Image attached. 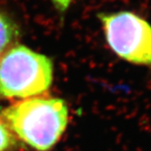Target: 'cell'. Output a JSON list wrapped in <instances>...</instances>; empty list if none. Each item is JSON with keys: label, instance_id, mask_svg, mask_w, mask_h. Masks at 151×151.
<instances>
[{"label": "cell", "instance_id": "obj_4", "mask_svg": "<svg viewBox=\"0 0 151 151\" xmlns=\"http://www.w3.org/2000/svg\"><path fill=\"white\" fill-rule=\"evenodd\" d=\"M19 30L14 21L0 11V58L13 47V43L18 38Z\"/></svg>", "mask_w": 151, "mask_h": 151}, {"label": "cell", "instance_id": "obj_5", "mask_svg": "<svg viewBox=\"0 0 151 151\" xmlns=\"http://www.w3.org/2000/svg\"><path fill=\"white\" fill-rule=\"evenodd\" d=\"M15 136L0 116V151H7L16 146Z\"/></svg>", "mask_w": 151, "mask_h": 151}, {"label": "cell", "instance_id": "obj_1", "mask_svg": "<svg viewBox=\"0 0 151 151\" xmlns=\"http://www.w3.org/2000/svg\"><path fill=\"white\" fill-rule=\"evenodd\" d=\"M1 117L26 145L37 151H49L66 131L68 109L59 98L32 96L6 107Z\"/></svg>", "mask_w": 151, "mask_h": 151}, {"label": "cell", "instance_id": "obj_6", "mask_svg": "<svg viewBox=\"0 0 151 151\" xmlns=\"http://www.w3.org/2000/svg\"><path fill=\"white\" fill-rule=\"evenodd\" d=\"M73 0H51V2L53 5L55 6L57 10H58L59 12L63 13L69 7L71 2Z\"/></svg>", "mask_w": 151, "mask_h": 151}, {"label": "cell", "instance_id": "obj_2", "mask_svg": "<svg viewBox=\"0 0 151 151\" xmlns=\"http://www.w3.org/2000/svg\"><path fill=\"white\" fill-rule=\"evenodd\" d=\"M53 80L52 60L23 45L0 58V98L27 99L46 92Z\"/></svg>", "mask_w": 151, "mask_h": 151}, {"label": "cell", "instance_id": "obj_3", "mask_svg": "<svg viewBox=\"0 0 151 151\" xmlns=\"http://www.w3.org/2000/svg\"><path fill=\"white\" fill-rule=\"evenodd\" d=\"M99 18L106 40L120 58L135 65L151 66V26L128 11L101 13Z\"/></svg>", "mask_w": 151, "mask_h": 151}]
</instances>
